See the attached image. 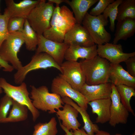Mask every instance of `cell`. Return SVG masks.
<instances>
[{
    "label": "cell",
    "mask_w": 135,
    "mask_h": 135,
    "mask_svg": "<svg viewBox=\"0 0 135 135\" xmlns=\"http://www.w3.org/2000/svg\"><path fill=\"white\" fill-rule=\"evenodd\" d=\"M76 23L73 12L68 8L56 5L50 20V27L42 35L48 40L63 42L66 34Z\"/></svg>",
    "instance_id": "obj_1"
},
{
    "label": "cell",
    "mask_w": 135,
    "mask_h": 135,
    "mask_svg": "<svg viewBox=\"0 0 135 135\" xmlns=\"http://www.w3.org/2000/svg\"><path fill=\"white\" fill-rule=\"evenodd\" d=\"M80 62L86 84L92 85L109 82L110 63L106 59L97 55Z\"/></svg>",
    "instance_id": "obj_2"
},
{
    "label": "cell",
    "mask_w": 135,
    "mask_h": 135,
    "mask_svg": "<svg viewBox=\"0 0 135 135\" xmlns=\"http://www.w3.org/2000/svg\"><path fill=\"white\" fill-rule=\"evenodd\" d=\"M30 98L34 106L36 109L43 111H48L50 114L56 112L57 110L62 108L64 103L60 96L54 93L49 92L48 88L42 86L36 88L34 85L31 86Z\"/></svg>",
    "instance_id": "obj_3"
},
{
    "label": "cell",
    "mask_w": 135,
    "mask_h": 135,
    "mask_svg": "<svg viewBox=\"0 0 135 135\" xmlns=\"http://www.w3.org/2000/svg\"><path fill=\"white\" fill-rule=\"evenodd\" d=\"M55 8L53 3L40 0L28 16L26 19L37 34H42L50 27V20Z\"/></svg>",
    "instance_id": "obj_4"
},
{
    "label": "cell",
    "mask_w": 135,
    "mask_h": 135,
    "mask_svg": "<svg viewBox=\"0 0 135 135\" xmlns=\"http://www.w3.org/2000/svg\"><path fill=\"white\" fill-rule=\"evenodd\" d=\"M24 43L22 32L10 33L0 46V58L10 63L14 69L18 70L23 66L18 58V54Z\"/></svg>",
    "instance_id": "obj_5"
},
{
    "label": "cell",
    "mask_w": 135,
    "mask_h": 135,
    "mask_svg": "<svg viewBox=\"0 0 135 135\" xmlns=\"http://www.w3.org/2000/svg\"><path fill=\"white\" fill-rule=\"evenodd\" d=\"M108 19L102 14L94 16L87 12L82 22V26L89 32L94 43L98 45L108 43L111 39V34L105 28L108 22Z\"/></svg>",
    "instance_id": "obj_6"
},
{
    "label": "cell",
    "mask_w": 135,
    "mask_h": 135,
    "mask_svg": "<svg viewBox=\"0 0 135 135\" xmlns=\"http://www.w3.org/2000/svg\"><path fill=\"white\" fill-rule=\"evenodd\" d=\"M50 68H56L61 72L60 66L49 55L44 52L36 53L28 64L23 66L14 74V82L16 84H20L24 82L27 75L30 72Z\"/></svg>",
    "instance_id": "obj_7"
},
{
    "label": "cell",
    "mask_w": 135,
    "mask_h": 135,
    "mask_svg": "<svg viewBox=\"0 0 135 135\" xmlns=\"http://www.w3.org/2000/svg\"><path fill=\"white\" fill-rule=\"evenodd\" d=\"M0 86L6 94L19 103L26 106L32 114L33 121H36L40 113L32 104L25 83L23 82L18 86H15L7 82L4 78L1 77Z\"/></svg>",
    "instance_id": "obj_8"
},
{
    "label": "cell",
    "mask_w": 135,
    "mask_h": 135,
    "mask_svg": "<svg viewBox=\"0 0 135 135\" xmlns=\"http://www.w3.org/2000/svg\"><path fill=\"white\" fill-rule=\"evenodd\" d=\"M51 91L52 93L58 95L61 98L65 97L70 98L76 102L78 106L86 110H87L88 102L85 97L59 76L53 80Z\"/></svg>",
    "instance_id": "obj_9"
},
{
    "label": "cell",
    "mask_w": 135,
    "mask_h": 135,
    "mask_svg": "<svg viewBox=\"0 0 135 135\" xmlns=\"http://www.w3.org/2000/svg\"><path fill=\"white\" fill-rule=\"evenodd\" d=\"M60 66L62 71L59 76L73 88L80 92L86 83L85 76L80 62L66 61Z\"/></svg>",
    "instance_id": "obj_10"
},
{
    "label": "cell",
    "mask_w": 135,
    "mask_h": 135,
    "mask_svg": "<svg viewBox=\"0 0 135 135\" xmlns=\"http://www.w3.org/2000/svg\"><path fill=\"white\" fill-rule=\"evenodd\" d=\"M38 42L36 53L44 52L51 56L60 66L64 59L65 52L69 46L48 40L42 34H37Z\"/></svg>",
    "instance_id": "obj_11"
},
{
    "label": "cell",
    "mask_w": 135,
    "mask_h": 135,
    "mask_svg": "<svg viewBox=\"0 0 135 135\" xmlns=\"http://www.w3.org/2000/svg\"><path fill=\"white\" fill-rule=\"evenodd\" d=\"M98 55L108 60L110 63L119 64L124 62L129 58L135 56V52L126 53L123 52L122 45L120 44L107 43L98 45Z\"/></svg>",
    "instance_id": "obj_12"
},
{
    "label": "cell",
    "mask_w": 135,
    "mask_h": 135,
    "mask_svg": "<svg viewBox=\"0 0 135 135\" xmlns=\"http://www.w3.org/2000/svg\"><path fill=\"white\" fill-rule=\"evenodd\" d=\"M110 96L112 103L110 107L109 124L114 127L120 123L125 124L127 122L129 112L121 103L116 86L112 83Z\"/></svg>",
    "instance_id": "obj_13"
},
{
    "label": "cell",
    "mask_w": 135,
    "mask_h": 135,
    "mask_svg": "<svg viewBox=\"0 0 135 135\" xmlns=\"http://www.w3.org/2000/svg\"><path fill=\"white\" fill-rule=\"evenodd\" d=\"M63 42L69 46L74 44L84 47L95 44L88 30L82 25L77 23L66 34Z\"/></svg>",
    "instance_id": "obj_14"
},
{
    "label": "cell",
    "mask_w": 135,
    "mask_h": 135,
    "mask_svg": "<svg viewBox=\"0 0 135 135\" xmlns=\"http://www.w3.org/2000/svg\"><path fill=\"white\" fill-rule=\"evenodd\" d=\"M112 83L108 82L96 85H89L85 83L80 92L88 102L94 100L110 98Z\"/></svg>",
    "instance_id": "obj_15"
},
{
    "label": "cell",
    "mask_w": 135,
    "mask_h": 135,
    "mask_svg": "<svg viewBox=\"0 0 135 135\" xmlns=\"http://www.w3.org/2000/svg\"><path fill=\"white\" fill-rule=\"evenodd\" d=\"M40 0H23L18 3L13 0H5L10 17H18L26 18L32 10Z\"/></svg>",
    "instance_id": "obj_16"
},
{
    "label": "cell",
    "mask_w": 135,
    "mask_h": 135,
    "mask_svg": "<svg viewBox=\"0 0 135 135\" xmlns=\"http://www.w3.org/2000/svg\"><path fill=\"white\" fill-rule=\"evenodd\" d=\"M97 48L96 44L89 47L70 45L65 52L64 59L72 62L77 61L79 58L89 60L98 55Z\"/></svg>",
    "instance_id": "obj_17"
},
{
    "label": "cell",
    "mask_w": 135,
    "mask_h": 135,
    "mask_svg": "<svg viewBox=\"0 0 135 135\" xmlns=\"http://www.w3.org/2000/svg\"><path fill=\"white\" fill-rule=\"evenodd\" d=\"M109 80L116 86L124 85L135 88V77L130 75L119 64L110 63Z\"/></svg>",
    "instance_id": "obj_18"
},
{
    "label": "cell",
    "mask_w": 135,
    "mask_h": 135,
    "mask_svg": "<svg viewBox=\"0 0 135 135\" xmlns=\"http://www.w3.org/2000/svg\"><path fill=\"white\" fill-rule=\"evenodd\" d=\"M62 108V110L59 109L56 112L59 120L62 121V125L69 130L79 129L81 124L77 119L79 113L78 111L71 105L66 103Z\"/></svg>",
    "instance_id": "obj_19"
},
{
    "label": "cell",
    "mask_w": 135,
    "mask_h": 135,
    "mask_svg": "<svg viewBox=\"0 0 135 135\" xmlns=\"http://www.w3.org/2000/svg\"><path fill=\"white\" fill-rule=\"evenodd\" d=\"M112 101L110 98L100 99L89 102L92 112L97 115L95 122L104 124L109 121L110 116V107Z\"/></svg>",
    "instance_id": "obj_20"
},
{
    "label": "cell",
    "mask_w": 135,
    "mask_h": 135,
    "mask_svg": "<svg viewBox=\"0 0 135 135\" xmlns=\"http://www.w3.org/2000/svg\"><path fill=\"white\" fill-rule=\"evenodd\" d=\"M135 32V19L126 18L118 21L113 44H116L120 40H126Z\"/></svg>",
    "instance_id": "obj_21"
},
{
    "label": "cell",
    "mask_w": 135,
    "mask_h": 135,
    "mask_svg": "<svg viewBox=\"0 0 135 135\" xmlns=\"http://www.w3.org/2000/svg\"><path fill=\"white\" fill-rule=\"evenodd\" d=\"M98 0H66L72 10L76 23L82 24L84 18L89 8Z\"/></svg>",
    "instance_id": "obj_22"
},
{
    "label": "cell",
    "mask_w": 135,
    "mask_h": 135,
    "mask_svg": "<svg viewBox=\"0 0 135 135\" xmlns=\"http://www.w3.org/2000/svg\"><path fill=\"white\" fill-rule=\"evenodd\" d=\"M64 103L69 104L76 108L81 114L84 125L82 128L87 134L89 135H94L99 130L98 126L94 124L90 119L86 110L78 106L70 98L65 97L61 98Z\"/></svg>",
    "instance_id": "obj_23"
},
{
    "label": "cell",
    "mask_w": 135,
    "mask_h": 135,
    "mask_svg": "<svg viewBox=\"0 0 135 135\" xmlns=\"http://www.w3.org/2000/svg\"><path fill=\"white\" fill-rule=\"evenodd\" d=\"M12 107L9 115L2 123L14 122L24 121L28 118V108L13 100Z\"/></svg>",
    "instance_id": "obj_24"
},
{
    "label": "cell",
    "mask_w": 135,
    "mask_h": 135,
    "mask_svg": "<svg viewBox=\"0 0 135 135\" xmlns=\"http://www.w3.org/2000/svg\"><path fill=\"white\" fill-rule=\"evenodd\" d=\"M22 32L26 49L30 51L36 50L38 42L37 34L30 26L26 18Z\"/></svg>",
    "instance_id": "obj_25"
},
{
    "label": "cell",
    "mask_w": 135,
    "mask_h": 135,
    "mask_svg": "<svg viewBox=\"0 0 135 135\" xmlns=\"http://www.w3.org/2000/svg\"><path fill=\"white\" fill-rule=\"evenodd\" d=\"M126 18L135 19V0H122L118 6L116 20L119 21Z\"/></svg>",
    "instance_id": "obj_26"
},
{
    "label": "cell",
    "mask_w": 135,
    "mask_h": 135,
    "mask_svg": "<svg viewBox=\"0 0 135 135\" xmlns=\"http://www.w3.org/2000/svg\"><path fill=\"white\" fill-rule=\"evenodd\" d=\"M116 87L121 103L129 112L134 116V111L130 104V101L131 98L135 96V88L124 85H120Z\"/></svg>",
    "instance_id": "obj_27"
},
{
    "label": "cell",
    "mask_w": 135,
    "mask_h": 135,
    "mask_svg": "<svg viewBox=\"0 0 135 135\" xmlns=\"http://www.w3.org/2000/svg\"><path fill=\"white\" fill-rule=\"evenodd\" d=\"M57 122L54 117L52 118L48 122H39L34 126L32 135H56L58 132Z\"/></svg>",
    "instance_id": "obj_28"
},
{
    "label": "cell",
    "mask_w": 135,
    "mask_h": 135,
    "mask_svg": "<svg viewBox=\"0 0 135 135\" xmlns=\"http://www.w3.org/2000/svg\"><path fill=\"white\" fill-rule=\"evenodd\" d=\"M122 0H116L109 4L103 12L102 15L105 18H109L110 22L109 27L111 31L113 32L115 29V22L118 13V8Z\"/></svg>",
    "instance_id": "obj_29"
},
{
    "label": "cell",
    "mask_w": 135,
    "mask_h": 135,
    "mask_svg": "<svg viewBox=\"0 0 135 135\" xmlns=\"http://www.w3.org/2000/svg\"><path fill=\"white\" fill-rule=\"evenodd\" d=\"M10 17L9 12L6 8L4 9L3 14H0V46L9 34L8 30V25Z\"/></svg>",
    "instance_id": "obj_30"
},
{
    "label": "cell",
    "mask_w": 135,
    "mask_h": 135,
    "mask_svg": "<svg viewBox=\"0 0 135 135\" xmlns=\"http://www.w3.org/2000/svg\"><path fill=\"white\" fill-rule=\"evenodd\" d=\"M13 99L8 95L5 94L0 101V123L7 117L10 107L12 106Z\"/></svg>",
    "instance_id": "obj_31"
},
{
    "label": "cell",
    "mask_w": 135,
    "mask_h": 135,
    "mask_svg": "<svg viewBox=\"0 0 135 135\" xmlns=\"http://www.w3.org/2000/svg\"><path fill=\"white\" fill-rule=\"evenodd\" d=\"M26 19L18 17H10L8 25L9 33L17 31L22 32L24 28Z\"/></svg>",
    "instance_id": "obj_32"
},
{
    "label": "cell",
    "mask_w": 135,
    "mask_h": 135,
    "mask_svg": "<svg viewBox=\"0 0 135 135\" xmlns=\"http://www.w3.org/2000/svg\"><path fill=\"white\" fill-rule=\"evenodd\" d=\"M114 1V0H99L96 6L91 9L89 13L94 16L101 14L107 6Z\"/></svg>",
    "instance_id": "obj_33"
},
{
    "label": "cell",
    "mask_w": 135,
    "mask_h": 135,
    "mask_svg": "<svg viewBox=\"0 0 135 135\" xmlns=\"http://www.w3.org/2000/svg\"><path fill=\"white\" fill-rule=\"evenodd\" d=\"M124 62L127 72L132 76L135 77V56L129 58Z\"/></svg>",
    "instance_id": "obj_34"
},
{
    "label": "cell",
    "mask_w": 135,
    "mask_h": 135,
    "mask_svg": "<svg viewBox=\"0 0 135 135\" xmlns=\"http://www.w3.org/2000/svg\"><path fill=\"white\" fill-rule=\"evenodd\" d=\"M0 67L3 68V70L5 72H11L14 69L12 65H10L8 63L4 60L0 58Z\"/></svg>",
    "instance_id": "obj_35"
},
{
    "label": "cell",
    "mask_w": 135,
    "mask_h": 135,
    "mask_svg": "<svg viewBox=\"0 0 135 135\" xmlns=\"http://www.w3.org/2000/svg\"><path fill=\"white\" fill-rule=\"evenodd\" d=\"M72 135H89L82 128L80 129L72 130Z\"/></svg>",
    "instance_id": "obj_36"
},
{
    "label": "cell",
    "mask_w": 135,
    "mask_h": 135,
    "mask_svg": "<svg viewBox=\"0 0 135 135\" xmlns=\"http://www.w3.org/2000/svg\"><path fill=\"white\" fill-rule=\"evenodd\" d=\"M59 120L60 126L65 133V135H72V130H70H70H68L66 128L62 125Z\"/></svg>",
    "instance_id": "obj_37"
},
{
    "label": "cell",
    "mask_w": 135,
    "mask_h": 135,
    "mask_svg": "<svg viewBox=\"0 0 135 135\" xmlns=\"http://www.w3.org/2000/svg\"><path fill=\"white\" fill-rule=\"evenodd\" d=\"M94 135H111L108 132L102 130H99ZM114 135H122L120 134H117Z\"/></svg>",
    "instance_id": "obj_38"
},
{
    "label": "cell",
    "mask_w": 135,
    "mask_h": 135,
    "mask_svg": "<svg viewBox=\"0 0 135 135\" xmlns=\"http://www.w3.org/2000/svg\"><path fill=\"white\" fill-rule=\"evenodd\" d=\"M66 0H48V2H52L53 4L55 3L56 5H59L62 2H65Z\"/></svg>",
    "instance_id": "obj_39"
},
{
    "label": "cell",
    "mask_w": 135,
    "mask_h": 135,
    "mask_svg": "<svg viewBox=\"0 0 135 135\" xmlns=\"http://www.w3.org/2000/svg\"><path fill=\"white\" fill-rule=\"evenodd\" d=\"M3 92L2 89L0 86V94H2Z\"/></svg>",
    "instance_id": "obj_40"
},
{
    "label": "cell",
    "mask_w": 135,
    "mask_h": 135,
    "mask_svg": "<svg viewBox=\"0 0 135 135\" xmlns=\"http://www.w3.org/2000/svg\"><path fill=\"white\" fill-rule=\"evenodd\" d=\"M1 14V10H0V14Z\"/></svg>",
    "instance_id": "obj_41"
}]
</instances>
